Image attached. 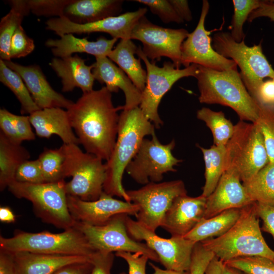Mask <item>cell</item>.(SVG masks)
<instances>
[{
    "instance_id": "cell-22",
    "label": "cell",
    "mask_w": 274,
    "mask_h": 274,
    "mask_svg": "<svg viewBox=\"0 0 274 274\" xmlns=\"http://www.w3.org/2000/svg\"><path fill=\"white\" fill-rule=\"evenodd\" d=\"M93 65L92 73L95 80L105 84L111 93L118 92L119 89L123 92L125 102L122 110L139 107L142 92L127 75L108 56L95 57V62Z\"/></svg>"
},
{
    "instance_id": "cell-5",
    "label": "cell",
    "mask_w": 274,
    "mask_h": 274,
    "mask_svg": "<svg viewBox=\"0 0 274 274\" xmlns=\"http://www.w3.org/2000/svg\"><path fill=\"white\" fill-rule=\"evenodd\" d=\"M0 250L11 253L26 251L90 257L96 252L84 235L75 227L58 233L48 231L32 233L16 230L11 237L0 236Z\"/></svg>"
},
{
    "instance_id": "cell-31",
    "label": "cell",
    "mask_w": 274,
    "mask_h": 274,
    "mask_svg": "<svg viewBox=\"0 0 274 274\" xmlns=\"http://www.w3.org/2000/svg\"><path fill=\"white\" fill-rule=\"evenodd\" d=\"M8 3L11 9L0 22V56L1 59L4 61L11 60L10 48L12 37L21 25L24 17L30 12L27 0H11Z\"/></svg>"
},
{
    "instance_id": "cell-36",
    "label": "cell",
    "mask_w": 274,
    "mask_h": 274,
    "mask_svg": "<svg viewBox=\"0 0 274 274\" xmlns=\"http://www.w3.org/2000/svg\"><path fill=\"white\" fill-rule=\"evenodd\" d=\"M38 159L45 183L64 180L63 172L64 154L62 145L57 149H45Z\"/></svg>"
},
{
    "instance_id": "cell-47",
    "label": "cell",
    "mask_w": 274,
    "mask_h": 274,
    "mask_svg": "<svg viewBox=\"0 0 274 274\" xmlns=\"http://www.w3.org/2000/svg\"><path fill=\"white\" fill-rule=\"evenodd\" d=\"M12 114L6 109H1V132L11 142L16 144H21L22 142L21 141L16 131L12 118Z\"/></svg>"
},
{
    "instance_id": "cell-21",
    "label": "cell",
    "mask_w": 274,
    "mask_h": 274,
    "mask_svg": "<svg viewBox=\"0 0 274 274\" xmlns=\"http://www.w3.org/2000/svg\"><path fill=\"white\" fill-rule=\"evenodd\" d=\"M4 61L7 66L22 78L31 97L40 109L61 108L67 110L74 103L52 88L39 65L25 66L11 60Z\"/></svg>"
},
{
    "instance_id": "cell-40",
    "label": "cell",
    "mask_w": 274,
    "mask_h": 274,
    "mask_svg": "<svg viewBox=\"0 0 274 274\" xmlns=\"http://www.w3.org/2000/svg\"><path fill=\"white\" fill-rule=\"evenodd\" d=\"M147 6L150 11L157 15L164 23L175 22L183 23V20L179 16L169 0H135Z\"/></svg>"
},
{
    "instance_id": "cell-11",
    "label": "cell",
    "mask_w": 274,
    "mask_h": 274,
    "mask_svg": "<svg viewBox=\"0 0 274 274\" xmlns=\"http://www.w3.org/2000/svg\"><path fill=\"white\" fill-rule=\"evenodd\" d=\"M130 201L138 207L136 221L155 232L177 197L187 194L184 182L178 180L150 182L142 188L126 191Z\"/></svg>"
},
{
    "instance_id": "cell-30",
    "label": "cell",
    "mask_w": 274,
    "mask_h": 274,
    "mask_svg": "<svg viewBox=\"0 0 274 274\" xmlns=\"http://www.w3.org/2000/svg\"><path fill=\"white\" fill-rule=\"evenodd\" d=\"M30 154L21 144L11 142L0 132V190L3 191L15 181L18 167L29 160Z\"/></svg>"
},
{
    "instance_id": "cell-49",
    "label": "cell",
    "mask_w": 274,
    "mask_h": 274,
    "mask_svg": "<svg viewBox=\"0 0 274 274\" xmlns=\"http://www.w3.org/2000/svg\"><path fill=\"white\" fill-rule=\"evenodd\" d=\"M12 118L17 133L22 142L36 139L35 134L31 128L29 116L12 114Z\"/></svg>"
},
{
    "instance_id": "cell-27",
    "label": "cell",
    "mask_w": 274,
    "mask_h": 274,
    "mask_svg": "<svg viewBox=\"0 0 274 274\" xmlns=\"http://www.w3.org/2000/svg\"><path fill=\"white\" fill-rule=\"evenodd\" d=\"M59 39H48L45 45L51 48L55 57L64 58L74 53H86L97 56H108L118 39L99 38L96 41H90L86 38H77L72 33L60 36Z\"/></svg>"
},
{
    "instance_id": "cell-58",
    "label": "cell",
    "mask_w": 274,
    "mask_h": 274,
    "mask_svg": "<svg viewBox=\"0 0 274 274\" xmlns=\"http://www.w3.org/2000/svg\"><path fill=\"white\" fill-rule=\"evenodd\" d=\"M222 274H245L242 271L224 263Z\"/></svg>"
},
{
    "instance_id": "cell-38",
    "label": "cell",
    "mask_w": 274,
    "mask_h": 274,
    "mask_svg": "<svg viewBox=\"0 0 274 274\" xmlns=\"http://www.w3.org/2000/svg\"><path fill=\"white\" fill-rule=\"evenodd\" d=\"M258 120L255 122L262 134L269 162H274V107L260 104Z\"/></svg>"
},
{
    "instance_id": "cell-48",
    "label": "cell",
    "mask_w": 274,
    "mask_h": 274,
    "mask_svg": "<svg viewBox=\"0 0 274 274\" xmlns=\"http://www.w3.org/2000/svg\"><path fill=\"white\" fill-rule=\"evenodd\" d=\"M257 215L262 221L261 229L270 234L274 240V206L255 202Z\"/></svg>"
},
{
    "instance_id": "cell-20",
    "label": "cell",
    "mask_w": 274,
    "mask_h": 274,
    "mask_svg": "<svg viewBox=\"0 0 274 274\" xmlns=\"http://www.w3.org/2000/svg\"><path fill=\"white\" fill-rule=\"evenodd\" d=\"M235 173L225 171L213 192L207 197L204 218L233 209H242L254 202Z\"/></svg>"
},
{
    "instance_id": "cell-14",
    "label": "cell",
    "mask_w": 274,
    "mask_h": 274,
    "mask_svg": "<svg viewBox=\"0 0 274 274\" xmlns=\"http://www.w3.org/2000/svg\"><path fill=\"white\" fill-rule=\"evenodd\" d=\"M126 226L129 235L133 239L144 241L158 256L159 262L165 269L189 271L193 249L196 243L182 236L164 238L128 216Z\"/></svg>"
},
{
    "instance_id": "cell-19",
    "label": "cell",
    "mask_w": 274,
    "mask_h": 274,
    "mask_svg": "<svg viewBox=\"0 0 274 274\" xmlns=\"http://www.w3.org/2000/svg\"><path fill=\"white\" fill-rule=\"evenodd\" d=\"M206 200L202 195L177 197L167 211L161 227L172 236L184 237L204 218Z\"/></svg>"
},
{
    "instance_id": "cell-16",
    "label": "cell",
    "mask_w": 274,
    "mask_h": 274,
    "mask_svg": "<svg viewBox=\"0 0 274 274\" xmlns=\"http://www.w3.org/2000/svg\"><path fill=\"white\" fill-rule=\"evenodd\" d=\"M209 9V2L203 0L198 23L182 45L181 65L187 67L191 64H196L217 71L228 70L237 65L232 59L217 53L212 46L210 32L204 26Z\"/></svg>"
},
{
    "instance_id": "cell-24",
    "label": "cell",
    "mask_w": 274,
    "mask_h": 274,
    "mask_svg": "<svg viewBox=\"0 0 274 274\" xmlns=\"http://www.w3.org/2000/svg\"><path fill=\"white\" fill-rule=\"evenodd\" d=\"M16 274H53L70 264L91 262V257L34 253L26 251L12 253Z\"/></svg>"
},
{
    "instance_id": "cell-51",
    "label": "cell",
    "mask_w": 274,
    "mask_h": 274,
    "mask_svg": "<svg viewBox=\"0 0 274 274\" xmlns=\"http://www.w3.org/2000/svg\"><path fill=\"white\" fill-rule=\"evenodd\" d=\"M262 17H267L274 22V1H262L260 7L250 14L247 21L251 22Z\"/></svg>"
},
{
    "instance_id": "cell-43",
    "label": "cell",
    "mask_w": 274,
    "mask_h": 274,
    "mask_svg": "<svg viewBox=\"0 0 274 274\" xmlns=\"http://www.w3.org/2000/svg\"><path fill=\"white\" fill-rule=\"evenodd\" d=\"M15 181L30 184L45 183L38 159L27 160L20 165L15 173Z\"/></svg>"
},
{
    "instance_id": "cell-54",
    "label": "cell",
    "mask_w": 274,
    "mask_h": 274,
    "mask_svg": "<svg viewBox=\"0 0 274 274\" xmlns=\"http://www.w3.org/2000/svg\"><path fill=\"white\" fill-rule=\"evenodd\" d=\"M179 16L184 21H190L192 16L188 2L186 0H169Z\"/></svg>"
},
{
    "instance_id": "cell-12",
    "label": "cell",
    "mask_w": 274,
    "mask_h": 274,
    "mask_svg": "<svg viewBox=\"0 0 274 274\" xmlns=\"http://www.w3.org/2000/svg\"><path fill=\"white\" fill-rule=\"evenodd\" d=\"M127 216L115 215L101 225H92L75 221L74 227L84 235L95 251L140 253L146 255L153 261L159 262L157 254L147 244L136 241L129 235L126 226Z\"/></svg>"
},
{
    "instance_id": "cell-4",
    "label": "cell",
    "mask_w": 274,
    "mask_h": 274,
    "mask_svg": "<svg viewBox=\"0 0 274 274\" xmlns=\"http://www.w3.org/2000/svg\"><path fill=\"white\" fill-rule=\"evenodd\" d=\"M255 202L242 208L239 218L225 233L201 242L224 263L254 256L274 261V251L267 245L261 233Z\"/></svg>"
},
{
    "instance_id": "cell-39",
    "label": "cell",
    "mask_w": 274,
    "mask_h": 274,
    "mask_svg": "<svg viewBox=\"0 0 274 274\" xmlns=\"http://www.w3.org/2000/svg\"><path fill=\"white\" fill-rule=\"evenodd\" d=\"M224 263L245 274H274V262L265 257H241Z\"/></svg>"
},
{
    "instance_id": "cell-17",
    "label": "cell",
    "mask_w": 274,
    "mask_h": 274,
    "mask_svg": "<svg viewBox=\"0 0 274 274\" xmlns=\"http://www.w3.org/2000/svg\"><path fill=\"white\" fill-rule=\"evenodd\" d=\"M147 12L146 7L128 12L119 15L84 24H77L64 17H55L46 22V29L55 32L59 37L66 33H90L105 32L112 38L130 39L132 31L139 20Z\"/></svg>"
},
{
    "instance_id": "cell-9",
    "label": "cell",
    "mask_w": 274,
    "mask_h": 274,
    "mask_svg": "<svg viewBox=\"0 0 274 274\" xmlns=\"http://www.w3.org/2000/svg\"><path fill=\"white\" fill-rule=\"evenodd\" d=\"M212 46L217 53L230 58L239 66L243 83L255 99L257 89L264 79H274V70L263 52L261 42L248 46L244 40L238 43L232 38L230 32L219 31L213 36Z\"/></svg>"
},
{
    "instance_id": "cell-15",
    "label": "cell",
    "mask_w": 274,
    "mask_h": 274,
    "mask_svg": "<svg viewBox=\"0 0 274 274\" xmlns=\"http://www.w3.org/2000/svg\"><path fill=\"white\" fill-rule=\"evenodd\" d=\"M184 28L173 29L156 25L143 16L133 29L130 39L143 44L142 51L151 61L169 58L176 67L181 65V46L189 35Z\"/></svg>"
},
{
    "instance_id": "cell-28",
    "label": "cell",
    "mask_w": 274,
    "mask_h": 274,
    "mask_svg": "<svg viewBox=\"0 0 274 274\" xmlns=\"http://www.w3.org/2000/svg\"><path fill=\"white\" fill-rule=\"evenodd\" d=\"M137 49L138 47L131 40H120L108 57L118 65L142 92L146 86L147 72L142 67L141 59L134 56Z\"/></svg>"
},
{
    "instance_id": "cell-35",
    "label": "cell",
    "mask_w": 274,
    "mask_h": 274,
    "mask_svg": "<svg viewBox=\"0 0 274 274\" xmlns=\"http://www.w3.org/2000/svg\"><path fill=\"white\" fill-rule=\"evenodd\" d=\"M197 118L203 121L211 130L214 145L226 146L234 131V125L222 111H214L203 107L196 113Z\"/></svg>"
},
{
    "instance_id": "cell-8",
    "label": "cell",
    "mask_w": 274,
    "mask_h": 274,
    "mask_svg": "<svg viewBox=\"0 0 274 274\" xmlns=\"http://www.w3.org/2000/svg\"><path fill=\"white\" fill-rule=\"evenodd\" d=\"M65 182L30 184L13 181L9 191L18 198L31 202L36 215L45 223L64 230L74 227L75 220L70 213Z\"/></svg>"
},
{
    "instance_id": "cell-18",
    "label": "cell",
    "mask_w": 274,
    "mask_h": 274,
    "mask_svg": "<svg viewBox=\"0 0 274 274\" xmlns=\"http://www.w3.org/2000/svg\"><path fill=\"white\" fill-rule=\"evenodd\" d=\"M67 206L73 219L92 225H101L118 214L135 216L138 207L131 202L117 199L104 191L94 201H85L67 195Z\"/></svg>"
},
{
    "instance_id": "cell-6",
    "label": "cell",
    "mask_w": 274,
    "mask_h": 274,
    "mask_svg": "<svg viewBox=\"0 0 274 274\" xmlns=\"http://www.w3.org/2000/svg\"><path fill=\"white\" fill-rule=\"evenodd\" d=\"M64 154V178L72 177L65 183L66 194L85 201L98 199L104 192L106 167L102 159L84 152L76 144L62 145Z\"/></svg>"
},
{
    "instance_id": "cell-53",
    "label": "cell",
    "mask_w": 274,
    "mask_h": 274,
    "mask_svg": "<svg viewBox=\"0 0 274 274\" xmlns=\"http://www.w3.org/2000/svg\"><path fill=\"white\" fill-rule=\"evenodd\" d=\"M0 274H16L12 253L0 250Z\"/></svg>"
},
{
    "instance_id": "cell-60",
    "label": "cell",
    "mask_w": 274,
    "mask_h": 274,
    "mask_svg": "<svg viewBox=\"0 0 274 274\" xmlns=\"http://www.w3.org/2000/svg\"><path fill=\"white\" fill-rule=\"evenodd\" d=\"M273 262H274V261H273Z\"/></svg>"
},
{
    "instance_id": "cell-42",
    "label": "cell",
    "mask_w": 274,
    "mask_h": 274,
    "mask_svg": "<svg viewBox=\"0 0 274 274\" xmlns=\"http://www.w3.org/2000/svg\"><path fill=\"white\" fill-rule=\"evenodd\" d=\"M35 48L33 40L27 35L21 25L16 29L11 39L10 59L25 57L31 53Z\"/></svg>"
},
{
    "instance_id": "cell-3",
    "label": "cell",
    "mask_w": 274,
    "mask_h": 274,
    "mask_svg": "<svg viewBox=\"0 0 274 274\" xmlns=\"http://www.w3.org/2000/svg\"><path fill=\"white\" fill-rule=\"evenodd\" d=\"M237 66L217 71L198 65L195 78L201 104H219L233 110L240 120L255 123L260 104L248 91Z\"/></svg>"
},
{
    "instance_id": "cell-25",
    "label": "cell",
    "mask_w": 274,
    "mask_h": 274,
    "mask_svg": "<svg viewBox=\"0 0 274 274\" xmlns=\"http://www.w3.org/2000/svg\"><path fill=\"white\" fill-rule=\"evenodd\" d=\"M31 125L40 138H49L58 135L63 144H80L74 132L67 111L61 108L40 109L29 115Z\"/></svg>"
},
{
    "instance_id": "cell-55",
    "label": "cell",
    "mask_w": 274,
    "mask_h": 274,
    "mask_svg": "<svg viewBox=\"0 0 274 274\" xmlns=\"http://www.w3.org/2000/svg\"><path fill=\"white\" fill-rule=\"evenodd\" d=\"M224 263L216 256L210 263L205 274H222Z\"/></svg>"
},
{
    "instance_id": "cell-44",
    "label": "cell",
    "mask_w": 274,
    "mask_h": 274,
    "mask_svg": "<svg viewBox=\"0 0 274 274\" xmlns=\"http://www.w3.org/2000/svg\"><path fill=\"white\" fill-rule=\"evenodd\" d=\"M215 256L201 242L196 243L193 249L189 274H205L208 266Z\"/></svg>"
},
{
    "instance_id": "cell-45",
    "label": "cell",
    "mask_w": 274,
    "mask_h": 274,
    "mask_svg": "<svg viewBox=\"0 0 274 274\" xmlns=\"http://www.w3.org/2000/svg\"><path fill=\"white\" fill-rule=\"evenodd\" d=\"M115 255L126 262L128 274H146V266L149 259L146 255L122 251L116 252Z\"/></svg>"
},
{
    "instance_id": "cell-23",
    "label": "cell",
    "mask_w": 274,
    "mask_h": 274,
    "mask_svg": "<svg viewBox=\"0 0 274 274\" xmlns=\"http://www.w3.org/2000/svg\"><path fill=\"white\" fill-rule=\"evenodd\" d=\"M49 65L61 79L63 92H71L75 88H80L83 93L93 90V65H86L85 60L78 55L53 58Z\"/></svg>"
},
{
    "instance_id": "cell-7",
    "label": "cell",
    "mask_w": 274,
    "mask_h": 274,
    "mask_svg": "<svg viewBox=\"0 0 274 274\" xmlns=\"http://www.w3.org/2000/svg\"><path fill=\"white\" fill-rule=\"evenodd\" d=\"M269 162L261 131L256 123L239 120L226 146L225 172L236 173L246 183Z\"/></svg>"
},
{
    "instance_id": "cell-59",
    "label": "cell",
    "mask_w": 274,
    "mask_h": 274,
    "mask_svg": "<svg viewBox=\"0 0 274 274\" xmlns=\"http://www.w3.org/2000/svg\"><path fill=\"white\" fill-rule=\"evenodd\" d=\"M118 274H127V273L126 272H120V273H119Z\"/></svg>"
},
{
    "instance_id": "cell-57",
    "label": "cell",
    "mask_w": 274,
    "mask_h": 274,
    "mask_svg": "<svg viewBox=\"0 0 274 274\" xmlns=\"http://www.w3.org/2000/svg\"><path fill=\"white\" fill-rule=\"evenodd\" d=\"M150 265L153 269V274H189V271H178L167 269H163L152 263H150Z\"/></svg>"
},
{
    "instance_id": "cell-56",
    "label": "cell",
    "mask_w": 274,
    "mask_h": 274,
    "mask_svg": "<svg viewBox=\"0 0 274 274\" xmlns=\"http://www.w3.org/2000/svg\"><path fill=\"white\" fill-rule=\"evenodd\" d=\"M0 220L2 222L13 223L15 222V215L8 207H1Z\"/></svg>"
},
{
    "instance_id": "cell-29",
    "label": "cell",
    "mask_w": 274,
    "mask_h": 274,
    "mask_svg": "<svg viewBox=\"0 0 274 274\" xmlns=\"http://www.w3.org/2000/svg\"><path fill=\"white\" fill-rule=\"evenodd\" d=\"M242 209H233L223 211L210 218H203L184 237L194 243L219 237L225 233L236 223Z\"/></svg>"
},
{
    "instance_id": "cell-13",
    "label": "cell",
    "mask_w": 274,
    "mask_h": 274,
    "mask_svg": "<svg viewBox=\"0 0 274 274\" xmlns=\"http://www.w3.org/2000/svg\"><path fill=\"white\" fill-rule=\"evenodd\" d=\"M151 136V140H143L137 153L125 170L136 182L143 185L160 182L163 174L176 172L175 166L182 161L172 153L175 146L174 140L163 144L155 133Z\"/></svg>"
},
{
    "instance_id": "cell-46",
    "label": "cell",
    "mask_w": 274,
    "mask_h": 274,
    "mask_svg": "<svg viewBox=\"0 0 274 274\" xmlns=\"http://www.w3.org/2000/svg\"><path fill=\"white\" fill-rule=\"evenodd\" d=\"M114 259L113 253L95 252L91 257L93 267L90 274H111Z\"/></svg>"
},
{
    "instance_id": "cell-32",
    "label": "cell",
    "mask_w": 274,
    "mask_h": 274,
    "mask_svg": "<svg viewBox=\"0 0 274 274\" xmlns=\"http://www.w3.org/2000/svg\"><path fill=\"white\" fill-rule=\"evenodd\" d=\"M205 164V183L201 195L208 197L215 190L225 172L226 146L213 145L210 148L199 145Z\"/></svg>"
},
{
    "instance_id": "cell-34",
    "label": "cell",
    "mask_w": 274,
    "mask_h": 274,
    "mask_svg": "<svg viewBox=\"0 0 274 274\" xmlns=\"http://www.w3.org/2000/svg\"><path fill=\"white\" fill-rule=\"evenodd\" d=\"M0 81L16 96L21 105L22 114H31L40 110L20 75L0 59Z\"/></svg>"
},
{
    "instance_id": "cell-10",
    "label": "cell",
    "mask_w": 274,
    "mask_h": 274,
    "mask_svg": "<svg viewBox=\"0 0 274 274\" xmlns=\"http://www.w3.org/2000/svg\"><path fill=\"white\" fill-rule=\"evenodd\" d=\"M136 54L145 64L147 79L145 87L141 93L139 106L145 116L157 128L163 125L158 114V107L163 96L180 79L188 77H196L198 65L191 64L183 68H177L170 61H164L160 67L156 61H150L139 46Z\"/></svg>"
},
{
    "instance_id": "cell-50",
    "label": "cell",
    "mask_w": 274,
    "mask_h": 274,
    "mask_svg": "<svg viewBox=\"0 0 274 274\" xmlns=\"http://www.w3.org/2000/svg\"><path fill=\"white\" fill-rule=\"evenodd\" d=\"M255 99L261 105L274 107V79H269L260 84Z\"/></svg>"
},
{
    "instance_id": "cell-2",
    "label": "cell",
    "mask_w": 274,
    "mask_h": 274,
    "mask_svg": "<svg viewBox=\"0 0 274 274\" xmlns=\"http://www.w3.org/2000/svg\"><path fill=\"white\" fill-rule=\"evenodd\" d=\"M155 133V126L139 107L124 110L119 115L117 140L112 154L105 163L106 179L104 191L130 202L122 181L124 170L137 153L148 135Z\"/></svg>"
},
{
    "instance_id": "cell-33",
    "label": "cell",
    "mask_w": 274,
    "mask_h": 274,
    "mask_svg": "<svg viewBox=\"0 0 274 274\" xmlns=\"http://www.w3.org/2000/svg\"><path fill=\"white\" fill-rule=\"evenodd\" d=\"M243 185L254 202L274 206V162H269Z\"/></svg>"
},
{
    "instance_id": "cell-1",
    "label": "cell",
    "mask_w": 274,
    "mask_h": 274,
    "mask_svg": "<svg viewBox=\"0 0 274 274\" xmlns=\"http://www.w3.org/2000/svg\"><path fill=\"white\" fill-rule=\"evenodd\" d=\"M121 110L122 106H114L106 86L83 93L67 110L71 126L86 152L109 159L117 140Z\"/></svg>"
},
{
    "instance_id": "cell-41",
    "label": "cell",
    "mask_w": 274,
    "mask_h": 274,
    "mask_svg": "<svg viewBox=\"0 0 274 274\" xmlns=\"http://www.w3.org/2000/svg\"><path fill=\"white\" fill-rule=\"evenodd\" d=\"M30 12L39 16L61 17L71 0H27Z\"/></svg>"
},
{
    "instance_id": "cell-26",
    "label": "cell",
    "mask_w": 274,
    "mask_h": 274,
    "mask_svg": "<svg viewBox=\"0 0 274 274\" xmlns=\"http://www.w3.org/2000/svg\"><path fill=\"white\" fill-rule=\"evenodd\" d=\"M123 3V0H71L62 17L77 24L93 23L119 15Z\"/></svg>"
},
{
    "instance_id": "cell-37",
    "label": "cell",
    "mask_w": 274,
    "mask_h": 274,
    "mask_svg": "<svg viewBox=\"0 0 274 274\" xmlns=\"http://www.w3.org/2000/svg\"><path fill=\"white\" fill-rule=\"evenodd\" d=\"M262 1L260 0H233V15L232 16L231 32L232 38L237 42L245 39L243 26L247 21L250 14L258 8Z\"/></svg>"
},
{
    "instance_id": "cell-52",
    "label": "cell",
    "mask_w": 274,
    "mask_h": 274,
    "mask_svg": "<svg viewBox=\"0 0 274 274\" xmlns=\"http://www.w3.org/2000/svg\"><path fill=\"white\" fill-rule=\"evenodd\" d=\"M92 267L91 262L75 263L65 265L53 274H90Z\"/></svg>"
}]
</instances>
